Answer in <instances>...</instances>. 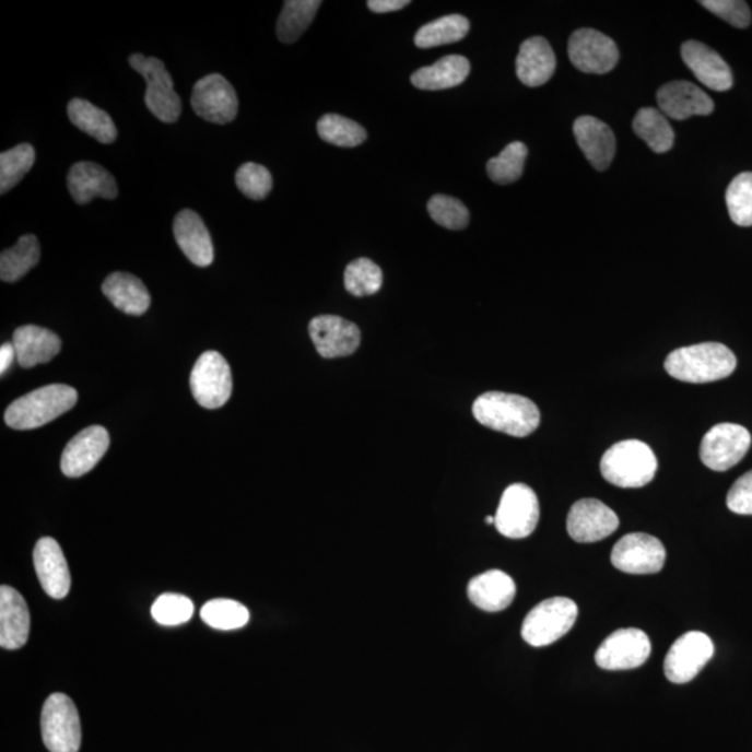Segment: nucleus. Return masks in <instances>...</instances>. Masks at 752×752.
<instances>
[{
	"label": "nucleus",
	"instance_id": "obj_1",
	"mask_svg": "<svg viewBox=\"0 0 752 752\" xmlns=\"http://www.w3.org/2000/svg\"><path fill=\"white\" fill-rule=\"evenodd\" d=\"M472 414L486 428L516 438L531 435L540 426L541 414L536 403L520 395L487 392L472 404Z\"/></svg>",
	"mask_w": 752,
	"mask_h": 752
},
{
	"label": "nucleus",
	"instance_id": "obj_2",
	"mask_svg": "<svg viewBox=\"0 0 752 752\" xmlns=\"http://www.w3.org/2000/svg\"><path fill=\"white\" fill-rule=\"evenodd\" d=\"M737 359L725 344L701 343L674 350L665 361L672 378L689 384H709L735 373Z\"/></svg>",
	"mask_w": 752,
	"mask_h": 752
},
{
	"label": "nucleus",
	"instance_id": "obj_3",
	"mask_svg": "<svg viewBox=\"0 0 752 752\" xmlns=\"http://www.w3.org/2000/svg\"><path fill=\"white\" fill-rule=\"evenodd\" d=\"M79 395L68 385H48L13 401L4 413L10 428H39L68 413L78 403Z\"/></svg>",
	"mask_w": 752,
	"mask_h": 752
},
{
	"label": "nucleus",
	"instance_id": "obj_4",
	"mask_svg": "<svg viewBox=\"0 0 752 752\" xmlns=\"http://www.w3.org/2000/svg\"><path fill=\"white\" fill-rule=\"evenodd\" d=\"M658 460L642 440H622L604 451L601 460L603 479L619 487H643L655 479Z\"/></svg>",
	"mask_w": 752,
	"mask_h": 752
},
{
	"label": "nucleus",
	"instance_id": "obj_5",
	"mask_svg": "<svg viewBox=\"0 0 752 752\" xmlns=\"http://www.w3.org/2000/svg\"><path fill=\"white\" fill-rule=\"evenodd\" d=\"M577 616L578 608L572 599H545L531 609L522 622V639L532 647H548L571 632Z\"/></svg>",
	"mask_w": 752,
	"mask_h": 752
},
{
	"label": "nucleus",
	"instance_id": "obj_6",
	"mask_svg": "<svg viewBox=\"0 0 752 752\" xmlns=\"http://www.w3.org/2000/svg\"><path fill=\"white\" fill-rule=\"evenodd\" d=\"M129 63L146 81V108L164 124H176L181 114V99L175 91L172 75L164 62L134 54L130 56Z\"/></svg>",
	"mask_w": 752,
	"mask_h": 752
},
{
	"label": "nucleus",
	"instance_id": "obj_7",
	"mask_svg": "<svg viewBox=\"0 0 752 752\" xmlns=\"http://www.w3.org/2000/svg\"><path fill=\"white\" fill-rule=\"evenodd\" d=\"M40 729L44 743L50 752H79L80 716L68 695L56 693L45 701Z\"/></svg>",
	"mask_w": 752,
	"mask_h": 752
},
{
	"label": "nucleus",
	"instance_id": "obj_8",
	"mask_svg": "<svg viewBox=\"0 0 752 752\" xmlns=\"http://www.w3.org/2000/svg\"><path fill=\"white\" fill-rule=\"evenodd\" d=\"M538 521L540 502L536 492L525 484L507 486L495 515L496 530L503 537L521 540L536 531Z\"/></svg>",
	"mask_w": 752,
	"mask_h": 752
},
{
	"label": "nucleus",
	"instance_id": "obj_9",
	"mask_svg": "<svg viewBox=\"0 0 752 752\" xmlns=\"http://www.w3.org/2000/svg\"><path fill=\"white\" fill-rule=\"evenodd\" d=\"M191 392L204 409H220L231 399L233 383L227 361L218 352H205L192 368Z\"/></svg>",
	"mask_w": 752,
	"mask_h": 752
},
{
	"label": "nucleus",
	"instance_id": "obj_10",
	"mask_svg": "<svg viewBox=\"0 0 752 752\" xmlns=\"http://www.w3.org/2000/svg\"><path fill=\"white\" fill-rule=\"evenodd\" d=\"M751 446L750 432L739 424L724 423L706 432L700 457L708 469L728 471L744 459Z\"/></svg>",
	"mask_w": 752,
	"mask_h": 752
},
{
	"label": "nucleus",
	"instance_id": "obj_11",
	"mask_svg": "<svg viewBox=\"0 0 752 752\" xmlns=\"http://www.w3.org/2000/svg\"><path fill=\"white\" fill-rule=\"evenodd\" d=\"M713 639L705 633L689 632L675 639L665 658V675L674 684H685L713 659Z\"/></svg>",
	"mask_w": 752,
	"mask_h": 752
},
{
	"label": "nucleus",
	"instance_id": "obj_12",
	"mask_svg": "<svg viewBox=\"0 0 752 752\" xmlns=\"http://www.w3.org/2000/svg\"><path fill=\"white\" fill-rule=\"evenodd\" d=\"M191 106L200 118L211 124H231L238 111L236 90L221 74L205 75L192 89Z\"/></svg>",
	"mask_w": 752,
	"mask_h": 752
},
{
	"label": "nucleus",
	"instance_id": "obj_13",
	"mask_svg": "<svg viewBox=\"0 0 752 752\" xmlns=\"http://www.w3.org/2000/svg\"><path fill=\"white\" fill-rule=\"evenodd\" d=\"M667 561L663 543L649 533L634 532L614 545L611 562L618 571L627 574H655L662 571Z\"/></svg>",
	"mask_w": 752,
	"mask_h": 752
},
{
	"label": "nucleus",
	"instance_id": "obj_14",
	"mask_svg": "<svg viewBox=\"0 0 752 752\" xmlns=\"http://www.w3.org/2000/svg\"><path fill=\"white\" fill-rule=\"evenodd\" d=\"M650 655L648 635L638 628H620L599 645L596 662L604 670H630L642 667Z\"/></svg>",
	"mask_w": 752,
	"mask_h": 752
},
{
	"label": "nucleus",
	"instance_id": "obj_15",
	"mask_svg": "<svg viewBox=\"0 0 752 752\" xmlns=\"http://www.w3.org/2000/svg\"><path fill=\"white\" fill-rule=\"evenodd\" d=\"M572 63L584 73L604 74L619 62V49L608 35L592 28L574 33L568 40Z\"/></svg>",
	"mask_w": 752,
	"mask_h": 752
},
{
	"label": "nucleus",
	"instance_id": "obj_16",
	"mask_svg": "<svg viewBox=\"0 0 752 752\" xmlns=\"http://www.w3.org/2000/svg\"><path fill=\"white\" fill-rule=\"evenodd\" d=\"M618 528L616 513L598 500H581L574 503L567 516L568 536L580 543L602 541L612 536Z\"/></svg>",
	"mask_w": 752,
	"mask_h": 752
},
{
	"label": "nucleus",
	"instance_id": "obj_17",
	"mask_svg": "<svg viewBox=\"0 0 752 752\" xmlns=\"http://www.w3.org/2000/svg\"><path fill=\"white\" fill-rule=\"evenodd\" d=\"M308 330L315 349L324 359L348 357L355 353L361 342L357 325L337 315L315 317Z\"/></svg>",
	"mask_w": 752,
	"mask_h": 752
},
{
	"label": "nucleus",
	"instance_id": "obj_18",
	"mask_svg": "<svg viewBox=\"0 0 752 752\" xmlns=\"http://www.w3.org/2000/svg\"><path fill=\"white\" fill-rule=\"evenodd\" d=\"M110 444L108 431L94 425L85 428L64 447L60 469L66 477L78 479L98 465Z\"/></svg>",
	"mask_w": 752,
	"mask_h": 752
},
{
	"label": "nucleus",
	"instance_id": "obj_19",
	"mask_svg": "<svg viewBox=\"0 0 752 752\" xmlns=\"http://www.w3.org/2000/svg\"><path fill=\"white\" fill-rule=\"evenodd\" d=\"M657 98L660 111L674 120L708 116L715 109L709 95L689 81H672L660 86Z\"/></svg>",
	"mask_w": 752,
	"mask_h": 752
},
{
	"label": "nucleus",
	"instance_id": "obj_20",
	"mask_svg": "<svg viewBox=\"0 0 752 752\" xmlns=\"http://www.w3.org/2000/svg\"><path fill=\"white\" fill-rule=\"evenodd\" d=\"M34 566L40 586L50 598L63 599L68 596L71 577L62 548L54 538L45 537L34 549Z\"/></svg>",
	"mask_w": 752,
	"mask_h": 752
},
{
	"label": "nucleus",
	"instance_id": "obj_21",
	"mask_svg": "<svg viewBox=\"0 0 752 752\" xmlns=\"http://www.w3.org/2000/svg\"><path fill=\"white\" fill-rule=\"evenodd\" d=\"M682 58L701 84L714 91H728L733 86V73L729 64L713 48L698 40H688L682 47Z\"/></svg>",
	"mask_w": 752,
	"mask_h": 752
},
{
	"label": "nucleus",
	"instance_id": "obj_22",
	"mask_svg": "<svg viewBox=\"0 0 752 752\" xmlns=\"http://www.w3.org/2000/svg\"><path fill=\"white\" fill-rule=\"evenodd\" d=\"M573 130L589 164L597 171H607L616 154V139L611 127L594 116H581L574 121Z\"/></svg>",
	"mask_w": 752,
	"mask_h": 752
},
{
	"label": "nucleus",
	"instance_id": "obj_23",
	"mask_svg": "<svg viewBox=\"0 0 752 752\" xmlns=\"http://www.w3.org/2000/svg\"><path fill=\"white\" fill-rule=\"evenodd\" d=\"M173 233L180 250L197 267H210L213 262V244L202 218L191 210L177 213Z\"/></svg>",
	"mask_w": 752,
	"mask_h": 752
},
{
	"label": "nucleus",
	"instance_id": "obj_24",
	"mask_svg": "<svg viewBox=\"0 0 752 752\" xmlns=\"http://www.w3.org/2000/svg\"><path fill=\"white\" fill-rule=\"evenodd\" d=\"M68 187L71 197L80 205L90 204L94 198L114 200L119 192L115 177L94 162H79L71 166Z\"/></svg>",
	"mask_w": 752,
	"mask_h": 752
},
{
	"label": "nucleus",
	"instance_id": "obj_25",
	"mask_svg": "<svg viewBox=\"0 0 752 752\" xmlns=\"http://www.w3.org/2000/svg\"><path fill=\"white\" fill-rule=\"evenodd\" d=\"M27 603L12 587L0 588V645L4 649L22 648L30 637Z\"/></svg>",
	"mask_w": 752,
	"mask_h": 752
},
{
	"label": "nucleus",
	"instance_id": "obj_26",
	"mask_svg": "<svg viewBox=\"0 0 752 752\" xmlns=\"http://www.w3.org/2000/svg\"><path fill=\"white\" fill-rule=\"evenodd\" d=\"M467 596L481 611L502 612L515 601L516 584L509 574L490 571L471 578Z\"/></svg>",
	"mask_w": 752,
	"mask_h": 752
},
{
	"label": "nucleus",
	"instance_id": "obj_27",
	"mask_svg": "<svg viewBox=\"0 0 752 752\" xmlns=\"http://www.w3.org/2000/svg\"><path fill=\"white\" fill-rule=\"evenodd\" d=\"M556 56L545 38L525 40L516 59L517 78L527 86H541L552 79Z\"/></svg>",
	"mask_w": 752,
	"mask_h": 752
},
{
	"label": "nucleus",
	"instance_id": "obj_28",
	"mask_svg": "<svg viewBox=\"0 0 752 752\" xmlns=\"http://www.w3.org/2000/svg\"><path fill=\"white\" fill-rule=\"evenodd\" d=\"M14 349L19 364L23 368H33L35 365L48 363L62 349V340L58 334L35 325H25L14 332Z\"/></svg>",
	"mask_w": 752,
	"mask_h": 752
},
{
	"label": "nucleus",
	"instance_id": "obj_29",
	"mask_svg": "<svg viewBox=\"0 0 752 752\" xmlns=\"http://www.w3.org/2000/svg\"><path fill=\"white\" fill-rule=\"evenodd\" d=\"M103 292L109 302L125 314L139 315L149 312L151 296L149 289L134 274L115 272L106 278Z\"/></svg>",
	"mask_w": 752,
	"mask_h": 752
},
{
	"label": "nucleus",
	"instance_id": "obj_30",
	"mask_svg": "<svg viewBox=\"0 0 752 752\" xmlns=\"http://www.w3.org/2000/svg\"><path fill=\"white\" fill-rule=\"evenodd\" d=\"M471 66L469 59L461 55L445 56L432 66L416 70L411 75V83L424 91L454 89L469 78Z\"/></svg>",
	"mask_w": 752,
	"mask_h": 752
},
{
	"label": "nucleus",
	"instance_id": "obj_31",
	"mask_svg": "<svg viewBox=\"0 0 752 752\" xmlns=\"http://www.w3.org/2000/svg\"><path fill=\"white\" fill-rule=\"evenodd\" d=\"M68 115L71 124L99 141L101 144H111L118 139V129L110 116L89 101L81 98L70 101Z\"/></svg>",
	"mask_w": 752,
	"mask_h": 752
},
{
	"label": "nucleus",
	"instance_id": "obj_32",
	"mask_svg": "<svg viewBox=\"0 0 752 752\" xmlns=\"http://www.w3.org/2000/svg\"><path fill=\"white\" fill-rule=\"evenodd\" d=\"M39 258L38 238L34 235L20 237L12 248L0 256V278L3 282H17L37 266Z\"/></svg>",
	"mask_w": 752,
	"mask_h": 752
},
{
	"label": "nucleus",
	"instance_id": "obj_33",
	"mask_svg": "<svg viewBox=\"0 0 752 752\" xmlns=\"http://www.w3.org/2000/svg\"><path fill=\"white\" fill-rule=\"evenodd\" d=\"M322 2L318 0H287L277 24L279 40L293 44L307 32Z\"/></svg>",
	"mask_w": 752,
	"mask_h": 752
},
{
	"label": "nucleus",
	"instance_id": "obj_34",
	"mask_svg": "<svg viewBox=\"0 0 752 752\" xmlns=\"http://www.w3.org/2000/svg\"><path fill=\"white\" fill-rule=\"evenodd\" d=\"M469 32V20L460 14H450L423 25L415 34L414 43L420 49L436 48L459 43Z\"/></svg>",
	"mask_w": 752,
	"mask_h": 752
},
{
	"label": "nucleus",
	"instance_id": "obj_35",
	"mask_svg": "<svg viewBox=\"0 0 752 752\" xmlns=\"http://www.w3.org/2000/svg\"><path fill=\"white\" fill-rule=\"evenodd\" d=\"M635 134L647 142L650 150L657 154H665L672 150L674 133L662 111L655 108H643L635 115L633 121Z\"/></svg>",
	"mask_w": 752,
	"mask_h": 752
},
{
	"label": "nucleus",
	"instance_id": "obj_36",
	"mask_svg": "<svg viewBox=\"0 0 752 752\" xmlns=\"http://www.w3.org/2000/svg\"><path fill=\"white\" fill-rule=\"evenodd\" d=\"M317 130L325 142L342 149H354L367 140V131L363 126L340 115L322 116L318 120Z\"/></svg>",
	"mask_w": 752,
	"mask_h": 752
},
{
	"label": "nucleus",
	"instance_id": "obj_37",
	"mask_svg": "<svg viewBox=\"0 0 752 752\" xmlns=\"http://www.w3.org/2000/svg\"><path fill=\"white\" fill-rule=\"evenodd\" d=\"M528 155L526 144L512 142L500 155L492 157L486 165L487 176L496 185H512L520 179Z\"/></svg>",
	"mask_w": 752,
	"mask_h": 752
},
{
	"label": "nucleus",
	"instance_id": "obj_38",
	"mask_svg": "<svg viewBox=\"0 0 752 752\" xmlns=\"http://www.w3.org/2000/svg\"><path fill=\"white\" fill-rule=\"evenodd\" d=\"M383 269L368 258L355 259L345 268L344 287L355 297L374 296L383 287Z\"/></svg>",
	"mask_w": 752,
	"mask_h": 752
},
{
	"label": "nucleus",
	"instance_id": "obj_39",
	"mask_svg": "<svg viewBox=\"0 0 752 752\" xmlns=\"http://www.w3.org/2000/svg\"><path fill=\"white\" fill-rule=\"evenodd\" d=\"M201 619L208 626L227 632L246 626L250 620V612L233 599H212L202 607Z\"/></svg>",
	"mask_w": 752,
	"mask_h": 752
},
{
	"label": "nucleus",
	"instance_id": "obj_40",
	"mask_svg": "<svg viewBox=\"0 0 752 752\" xmlns=\"http://www.w3.org/2000/svg\"><path fill=\"white\" fill-rule=\"evenodd\" d=\"M35 162L32 144H20L0 155V192L4 195L16 187L27 175Z\"/></svg>",
	"mask_w": 752,
	"mask_h": 752
},
{
	"label": "nucleus",
	"instance_id": "obj_41",
	"mask_svg": "<svg viewBox=\"0 0 752 752\" xmlns=\"http://www.w3.org/2000/svg\"><path fill=\"white\" fill-rule=\"evenodd\" d=\"M730 220L737 226H752V172L740 173L726 191Z\"/></svg>",
	"mask_w": 752,
	"mask_h": 752
},
{
	"label": "nucleus",
	"instance_id": "obj_42",
	"mask_svg": "<svg viewBox=\"0 0 752 752\" xmlns=\"http://www.w3.org/2000/svg\"><path fill=\"white\" fill-rule=\"evenodd\" d=\"M428 212L434 222L449 231H462L470 222L469 210L455 197H432L428 201Z\"/></svg>",
	"mask_w": 752,
	"mask_h": 752
},
{
	"label": "nucleus",
	"instance_id": "obj_43",
	"mask_svg": "<svg viewBox=\"0 0 752 752\" xmlns=\"http://www.w3.org/2000/svg\"><path fill=\"white\" fill-rule=\"evenodd\" d=\"M151 613L162 626H179L192 618L195 604L179 594H164L152 604Z\"/></svg>",
	"mask_w": 752,
	"mask_h": 752
},
{
	"label": "nucleus",
	"instance_id": "obj_44",
	"mask_svg": "<svg viewBox=\"0 0 752 752\" xmlns=\"http://www.w3.org/2000/svg\"><path fill=\"white\" fill-rule=\"evenodd\" d=\"M236 185L244 196L251 200H263L272 191L273 180L271 172L266 166L247 162L238 167Z\"/></svg>",
	"mask_w": 752,
	"mask_h": 752
},
{
	"label": "nucleus",
	"instance_id": "obj_45",
	"mask_svg": "<svg viewBox=\"0 0 752 752\" xmlns=\"http://www.w3.org/2000/svg\"><path fill=\"white\" fill-rule=\"evenodd\" d=\"M700 4L737 28H747L751 24L749 4L741 0H703Z\"/></svg>",
	"mask_w": 752,
	"mask_h": 752
},
{
	"label": "nucleus",
	"instance_id": "obj_46",
	"mask_svg": "<svg viewBox=\"0 0 752 752\" xmlns=\"http://www.w3.org/2000/svg\"><path fill=\"white\" fill-rule=\"evenodd\" d=\"M728 507L736 515L752 516V471L741 475L730 487Z\"/></svg>",
	"mask_w": 752,
	"mask_h": 752
},
{
	"label": "nucleus",
	"instance_id": "obj_47",
	"mask_svg": "<svg viewBox=\"0 0 752 752\" xmlns=\"http://www.w3.org/2000/svg\"><path fill=\"white\" fill-rule=\"evenodd\" d=\"M369 10L374 13H392L398 12V10L409 7V0H369L367 3Z\"/></svg>",
	"mask_w": 752,
	"mask_h": 752
},
{
	"label": "nucleus",
	"instance_id": "obj_48",
	"mask_svg": "<svg viewBox=\"0 0 752 752\" xmlns=\"http://www.w3.org/2000/svg\"><path fill=\"white\" fill-rule=\"evenodd\" d=\"M14 357H17L14 344H2V349H0V373H7V371L10 368V365H12Z\"/></svg>",
	"mask_w": 752,
	"mask_h": 752
},
{
	"label": "nucleus",
	"instance_id": "obj_49",
	"mask_svg": "<svg viewBox=\"0 0 752 752\" xmlns=\"http://www.w3.org/2000/svg\"><path fill=\"white\" fill-rule=\"evenodd\" d=\"M486 525H495V517H486L485 518Z\"/></svg>",
	"mask_w": 752,
	"mask_h": 752
}]
</instances>
